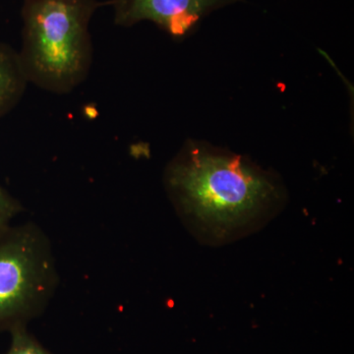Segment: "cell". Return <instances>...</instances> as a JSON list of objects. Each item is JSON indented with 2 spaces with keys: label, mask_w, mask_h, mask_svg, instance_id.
Wrapping results in <instances>:
<instances>
[{
  "label": "cell",
  "mask_w": 354,
  "mask_h": 354,
  "mask_svg": "<svg viewBox=\"0 0 354 354\" xmlns=\"http://www.w3.org/2000/svg\"><path fill=\"white\" fill-rule=\"evenodd\" d=\"M24 211L22 203L0 183V235L13 225V221Z\"/></svg>",
  "instance_id": "52a82bcc"
},
{
  "label": "cell",
  "mask_w": 354,
  "mask_h": 354,
  "mask_svg": "<svg viewBox=\"0 0 354 354\" xmlns=\"http://www.w3.org/2000/svg\"><path fill=\"white\" fill-rule=\"evenodd\" d=\"M10 346L6 354H53L39 344L38 339L27 329V326H19L9 332Z\"/></svg>",
  "instance_id": "8992f818"
},
{
  "label": "cell",
  "mask_w": 354,
  "mask_h": 354,
  "mask_svg": "<svg viewBox=\"0 0 354 354\" xmlns=\"http://www.w3.org/2000/svg\"><path fill=\"white\" fill-rule=\"evenodd\" d=\"M58 279L53 246L39 225H13L0 235V334L41 316Z\"/></svg>",
  "instance_id": "3957f363"
},
{
  "label": "cell",
  "mask_w": 354,
  "mask_h": 354,
  "mask_svg": "<svg viewBox=\"0 0 354 354\" xmlns=\"http://www.w3.org/2000/svg\"><path fill=\"white\" fill-rule=\"evenodd\" d=\"M109 1L23 0L21 65L29 84L55 95L87 80L93 58L91 20Z\"/></svg>",
  "instance_id": "7a4b0ae2"
},
{
  "label": "cell",
  "mask_w": 354,
  "mask_h": 354,
  "mask_svg": "<svg viewBox=\"0 0 354 354\" xmlns=\"http://www.w3.org/2000/svg\"><path fill=\"white\" fill-rule=\"evenodd\" d=\"M29 85L18 50L0 41V118L20 104Z\"/></svg>",
  "instance_id": "5b68a950"
},
{
  "label": "cell",
  "mask_w": 354,
  "mask_h": 354,
  "mask_svg": "<svg viewBox=\"0 0 354 354\" xmlns=\"http://www.w3.org/2000/svg\"><path fill=\"white\" fill-rule=\"evenodd\" d=\"M164 184L184 227L209 246L255 234L288 200L276 174L243 156L197 141L186 142L169 162Z\"/></svg>",
  "instance_id": "6da1fadb"
},
{
  "label": "cell",
  "mask_w": 354,
  "mask_h": 354,
  "mask_svg": "<svg viewBox=\"0 0 354 354\" xmlns=\"http://www.w3.org/2000/svg\"><path fill=\"white\" fill-rule=\"evenodd\" d=\"M237 0H109L113 23L129 28L142 21L158 26L171 38L184 39L203 18Z\"/></svg>",
  "instance_id": "277c9868"
}]
</instances>
